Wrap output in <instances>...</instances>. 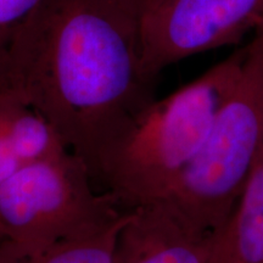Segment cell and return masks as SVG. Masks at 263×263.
Masks as SVG:
<instances>
[{
	"instance_id": "obj_4",
	"label": "cell",
	"mask_w": 263,
	"mask_h": 263,
	"mask_svg": "<svg viewBox=\"0 0 263 263\" xmlns=\"http://www.w3.org/2000/svg\"><path fill=\"white\" fill-rule=\"evenodd\" d=\"M126 212L73 153L22 166L0 185V236L15 263L103 232Z\"/></svg>"
},
{
	"instance_id": "obj_12",
	"label": "cell",
	"mask_w": 263,
	"mask_h": 263,
	"mask_svg": "<svg viewBox=\"0 0 263 263\" xmlns=\"http://www.w3.org/2000/svg\"><path fill=\"white\" fill-rule=\"evenodd\" d=\"M223 226L217 229L212 251L205 263H235Z\"/></svg>"
},
{
	"instance_id": "obj_10",
	"label": "cell",
	"mask_w": 263,
	"mask_h": 263,
	"mask_svg": "<svg viewBox=\"0 0 263 263\" xmlns=\"http://www.w3.org/2000/svg\"><path fill=\"white\" fill-rule=\"evenodd\" d=\"M44 0H0V70L10 45Z\"/></svg>"
},
{
	"instance_id": "obj_14",
	"label": "cell",
	"mask_w": 263,
	"mask_h": 263,
	"mask_svg": "<svg viewBox=\"0 0 263 263\" xmlns=\"http://www.w3.org/2000/svg\"><path fill=\"white\" fill-rule=\"evenodd\" d=\"M122 2L124 3V4H127L128 6H130V8L138 14V10H139L141 4H143L145 0H122Z\"/></svg>"
},
{
	"instance_id": "obj_2",
	"label": "cell",
	"mask_w": 263,
	"mask_h": 263,
	"mask_svg": "<svg viewBox=\"0 0 263 263\" xmlns=\"http://www.w3.org/2000/svg\"><path fill=\"white\" fill-rule=\"evenodd\" d=\"M245 48L156 99L105 156L95 184L124 210L162 199L199 155L238 77Z\"/></svg>"
},
{
	"instance_id": "obj_1",
	"label": "cell",
	"mask_w": 263,
	"mask_h": 263,
	"mask_svg": "<svg viewBox=\"0 0 263 263\" xmlns=\"http://www.w3.org/2000/svg\"><path fill=\"white\" fill-rule=\"evenodd\" d=\"M138 16L122 0H44L0 70L11 90L57 128L94 182L100 164L156 100Z\"/></svg>"
},
{
	"instance_id": "obj_3",
	"label": "cell",
	"mask_w": 263,
	"mask_h": 263,
	"mask_svg": "<svg viewBox=\"0 0 263 263\" xmlns=\"http://www.w3.org/2000/svg\"><path fill=\"white\" fill-rule=\"evenodd\" d=\"M244 48L239 74L206 143L160 199L209 232H216L228 221L263 151V22Z\"/></svg>"
},
{
	"instance_id": "obj_13",
	"label": "cell",
	"mask_w": 263,
	"mask_h": 263,
	"mask_svg": "<svg viewBox=\"0 0 263 263\" xmlns=\"http://www.w3.org/2000/svg\"><path fill=\"white\" fill-rule=\"evenodd\" d=\"M0 263H14L6 249L5 240L0 236Z\"/></svg>"
},
{
	"instance_id": "obj_8",
	"label": "cell",
	"mask_w": 263,
	"mask_h": 263,
	"mask_svg": "<svg viewBox=\"0 0 263 263\" xmlns=\"http://www.w3.org/2000/svg\"><path fill=\"white\" fill-rule=\"evenodd\" d=\"M12 94L9 133L21 166L59 160L72 153L50 121L15 93Z\"/></svg>"
},
{
	"instance_id": "obj_9",
	"label": "cell",
	"mask_w": 263,
	"mask_h": 263,
	"mask_svg": "<svg viewBox=\"0 0 263 263\" xmlns=\"http://www.w3.org/2000/svg\"><path fill=\"white\" fill-rule=\"evenodd\" d=\"M122 218L97 234L64 240L20 263H114L117 238L127 218Z\"/></svg>"
},
{
	"instance_id": "obj_11",
	"label": "cell",
	"mask_w": 263,
	"mask_h": 263,
	"mask_svg": "<svg viewBox=\"0 0 263 263\" xmlns=\"http://www.w3.org/2000/svg\"><path fill=\"white\" fill-rule=\"evenodd\" d=\"M12 101L14 94L0 88V185L22 167L15 155L9 133Z\"/></svg>"
},
{
	"instance_id": "obj_5",
	"label": "cell",
	"mask_w": 263,
	"mask_h": 263,
	"mask_svg": "<svg viewBox=\"0 0 263 263\" xmlns=\"http://www.w3.org/2000/svg\"><path fill=\"white\" fill-rule=\"evenodd\" d=\"M137 16L144 66L159 78L184 59L239 44L263 22V0H145Z\"/></svg>"
},
{
	"instance_id": "obj_6",
	"label": "cell",
	"mask_w": 263,
	"mask_h": 263,
	"mask_svg": "<svg viewBox=\"0 0 263 263\" xmlns=\"http://www.w3.org/2000/svg\"><path fill=\"white\" fill-rule=\"evenodd\" d=\"M216 232L196 227L167 200L144 203L128 211L114 263H205Z\"/></svg>"
},
{
	"instance_id": "obj_7",
	"label": "cell",
	"mask_w": 263,
	"mask_h": 263,
	"mask_svg": "<svg viewBox=\"0 0 263 263\" xmlns=\"http://www.w3.org/2000/svg\"><path fill=\"white\" fill-rule=\"evenodd\" d=\"M223 228L235 263H263V151Z\"/></svg>"
}]
</instances>
